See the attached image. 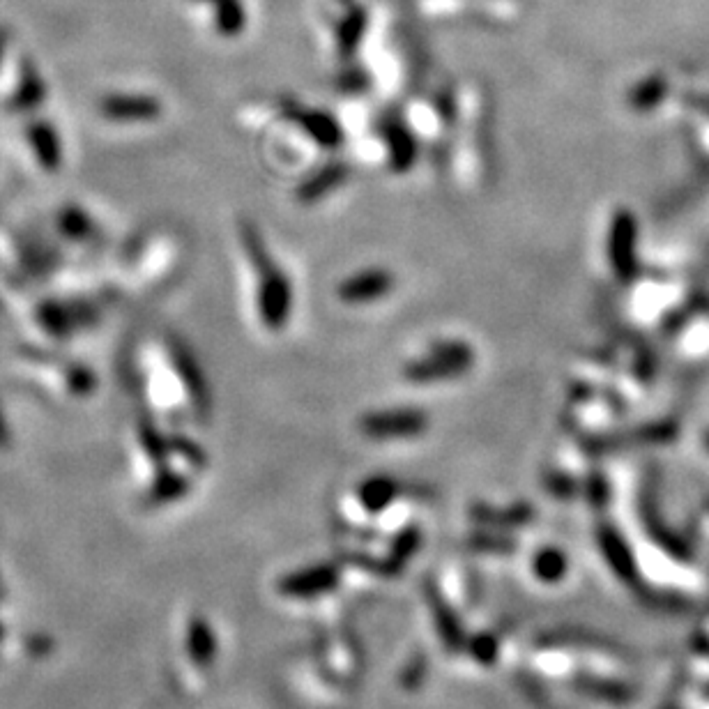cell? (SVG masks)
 <instances>
[{
    "label": "cell",
    "mask_w": 709,
    "mask_h": 709,
    "mask_svg": "<svg viewBox=\"0 0 709 709\" xmlns=\"http://www.w3.org/2000/svg\"><path fill=\"white\" fill-rule=\"evenodd\" d=\"M475 362V350L463 341H438L406 367L410 383H440L463 376Z\"/></svg>",
    "instance_id": "6da1fadb"
},
{
    "label": "cell",
    "mask_w": 709,
    "mask_h": 709,
    "mask_svg": "<svg viewBox=\"0 0 709 709\" xmlns=\"http://www.w3.org/2000/svg\"><path fill=\"white\" fill-rule=\"evenodd\" d=\"M394 288V277L383 268H369L362 272L350 274L348 279H343L337 288V297L343 304H353V307H362V304H373L383 300L385 295H390Z\"/></svg>",
    "instance_id": "7a4b0ae2"
},
{
    "label": "cell",
    "mask_w": 709,
    "mask_h": 709,
    "mask_svg": "<svg viewBox=\"0 0 709 709\" xmlns=\"http://www.w3.org/2000/svg\"><path fill=\"white\" fill-rule=\"evenodd\" d=\"M426 429V415L417 410H383L371 413L362 419V431L369 438H410L419 436Z\"/></svg>",
    "instance_id": "3957f363"
},
{
    "label": "cell",
    "mask_w": 709,
    "mask_h": 709,
    "mask_svg": "<svg viewBox=\"0 0 709 709\" xmlns=\"http://www.w3.org/2000/svg\"><path fill=\"white\" fill-rule=\"evenodd\" d=\"M334 583H337L334 569L314 567L281 581V594H288V597H314V594H323L325 590H330Z\"/></svg>",
    "instance_id": "277c9868"
},
{
    "label": "cell",
    "mask_w": 709,
    "mask_h": 709,
    "mask_svg": "<svg viewBox=\"0 0 709 709\" xmlns=\"http://www.w3.org/2000/svg\"><path fill=\"white\" fill-rule=\"evenodd\" d=\"M611 233V258L613 268L620 272H629L634 265V249H636V221L629 215H620L613 221Z\"/></svg>",
    "instance_id": "5b68a950"
},
{
    "label": "cell",
    "mask_w": 709,
    "mask_h": 709,
    "mask_svg": "<svg viewBox=\"0 0 709 709\" xmlns=\"http://www.w3.org/2000/svg\"><path fill=\"white\" fill-rule=\"evenodd\" d=\"M187 654L189 659H192L196 666H210L212 661L217 657V638L215 631L201 617H196V620L189 622L187 629Z\"/></svg>",
    "instance_id": "8992f818"
},
{
    "label": "cell",
    "mask_w": 709,
    "mask_h": 709,
    "mask_svg": "<svg viewBox=\"0 0 709 709\" xmlns=\"http://www.w3.org/2000/svg\"><path fill=\"white\" fill-rule=\"evenodd\" d=\"M187 486L189 484H187L185 477L175 475V472H164V475L150 486V491H148L150 505H164V502L178 500L180 495L187 493Z\"/></svg>",
    "instance_id": "52a82bcc"
},
{
    "label": "cell",
    "mask_w": 709,
    "mask_h": 709,
    "mask_svg": "<svg viewBox=\"0 0 709 709\" xmlns=\"http://www.w3.org/2000/svg\"><path fill=\"white\" fill-rule=\"evenodd\" d=\"M564 569H567V560H564V555L560 551H553V548H548V551L537 555L535 562V571L541 581H560L564 576Z\"/></svg>",
    "instance_id": "ba28073f"
},
{
    "label": "cell",
    "mask_w": 709,
    "mask_h": 709,
    "mask_svg": "<svg viewBox=\"0 0 709 709\" xmlns=\"http://www.w3.org/2000/svg\"><path fill=\"white\" fill-rule=\"evenodd\" d=\"M601 541H604L606 558L611 560V564L617 571H620V576H631V571H634V564H631L629 551L624 548L620 535H615V532H606L604 539H601Z\"/></svg>",
    "instance_id": "9c48e42d"
},
{
    "label": "cell",
    "mask_w": 709,
    "mask_h": 709,
    "mask_svg": "<svg viewBox=\"0 0 709 709\" xmlns=\"http://www.w3.org/2000/svg\"><path fill=\"white\" fill-rule=\"evenodd\" d=\"M394 495V484L390 479H371L367 486H362V502L371 512L383 509Z\"/></svg>",
    "instance_id": "30bf717a"
},
{
    "label": "cell",
    "mask_w": 709,
    "mask_h": 709,
    "mask_svg": "<svg viewBox=\"0 0 709 709\" xmlns=\"http://www.w3.org/2000/svg\"><path fill=\"white\" fill-rule=\"evenodd\" d=\"M3 597H5V590H3V583H0V601H3Z\"/></svg>",
    "instance_id": "8fae6325"
},
{
    "label": "cell",
    "mask_w": 709,
    "mask_h": 709,
    "mask_svg": "<svg viewBox=\"0 0 709 709\" xmlns=\"http://www.w3.org/2000/svg\"><path fill=\"white\" fill-rule=\"evenodd\" d=\"M3 636H5V631H3V624H0V640H3Z\"/></svg>",
    "instance_id": "7c38bea8"
},
{
    "label": "cell",
    "mask_w": 709,
    "mask_h": 709,
    "mask_svg": "<svg viewBox=\"0 0 709 709\" xmlns=\"http://www.w3.org/2000/svg\"><path fill=\"white\" fill-rule=\"evenodd\" d=\"M707 445H709V436H707Z\"/></svg>",
    "instance_id": "4fadbf2b"
}]
</instances>
